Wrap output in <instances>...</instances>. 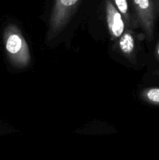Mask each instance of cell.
<instances>
[{
	"label": "cell",
	"instance_id": "cell-1",
	"mask_svg": "<svg viewBox=\"0 0 159 160\" xmlns=\"http://www.w3.org/2000/svg\"><path fill=\"white\" fill-rule=\"evenodd\" d=\"M6 34V49L12 62L17 67L23 68L30 64L31 60L27 42L16 26H10Z\"/></svg>",
	"mask_w": 159,
	"mask_h": 160
},
{
	"label": "cell",
	"instance_id": "cell-2",
	"mask_svg": "<svg viewBox=\"0 0 159 160\" xmlns=\"http://www.w3.org/2000/svg\"><path fill=\"white\" fill-rule=\"evenodd\" d=\"M80 0H55L47 33V41H50L62 31L73 15Z\"/></svg>",
	"mask_w": 159,
	"mask_h": 160
},
{
	"label": "cell",
	"instance_id": "cell-3",
	"mask_svg": "<svg viewBox=\"0 0 159 160\" xmlns=\"http://www.w3.org/2000/svg\"><path fill=\"white\" fill-rule=\"evenodd\" d=\"M134 9L140 28L148 41L154 38L155 27V8L152 0H132Z\"/></svg>",
	"mask_w": 159,
	"mask_h": 160
},
{
	"label": "cell",
	"instance_id": "cell-4",
	"mask_svg": "<svg viewBox=\"0 0 159 160\" xmlns=\"http://www.w3.org/2000/svg\"><path fill=\"white\" fill-rule=\"evenodd\" d=\"M106 21L110 35L113 39H117L125 31V22L121 12L111 0H106Z\"/></svg>",
	"mask_w": 159,
	"mask_h": 160
},
{
	"label": "cell",
	"instance_id": "cell-5",
	"mask_svg": "<svg viewBox=\"0 0 159 160\" xmlns=\"http://www.w3.org/2000/svg\"><path fill=\"white\" fill-rule=\"evenodd\" d=\"M119 48L123 54L129 59L133 56L135 52V39L129 31H124L119 38Z\"/></svg>",
	"mask_w": 159,
	"mask_h": 160
},
{
	"label": "cell",
	"instance_id": "cell-6",
	"mask_svg": "<svg viewBox=\"0 0 159 160\" xmlns=\"http://www.w3.org/2000/svg\"><path fill=\"white\" fill-rule=\"evenodd\" d=\"M140 98L147 103L159 106V88H147L140 92Z\"/></svg>",
	"mask_w": 159,
	"mask_h": 160
},
{
	"label": "cell",
	"instance_id": "cell-7",
	"mask_svg": "<svg viewBox=\"0 0 159 160\" xmlns=\"http://www.w3.org/2000/svg\"><path fill=\"white\" fill-rule=\"evenodd\" d=\"M115 6L118 10L121 12L122 16L124 17L125 21L127 23H130V14L129 12V6L127 0H114Z\"/></svg>",
	"mask_w": 159,
	"mask_h": 160
},
{
	"label": "cell",
	"instance_id": "cell-8",
	"mask_svg": "<svg viewBox=\"0 0 159 160\" xmlns=\"http://www.w3.org/2000/svg\"><path fill=\"white\" fill-rule=\"evenodd\" d=\"M155 56L157 58V61L159 62V42L157 43V46H156V49H155Z\"/></svg>",
	"mask_w": 159,
	"mask_h": 160
}]
</instances>
